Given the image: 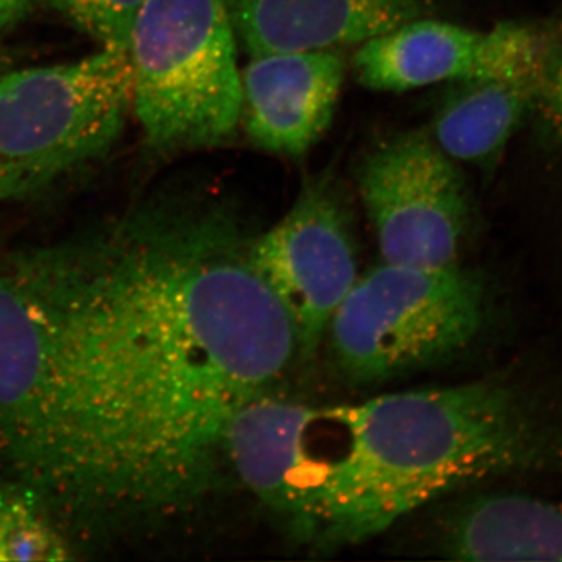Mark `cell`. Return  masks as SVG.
I'll return each instance as SVG.
<instances>
[{
	"label": "cell",
	"instance_id": "18",
	"mask_svg": "<svg viewBox=\"0 0 562 562\" xmlns=\"http://www.w3.org/2000/svg\"><path fill=\"white\" fill-rule=\"evenodd\" d=\"M33 0H0V32L13 27L29 13Z\"/></svg>",
	"mask_w": 562,
	"mask_h": 562
},
{
	"label": "cell",
	"instance_id": "12",
	"mask_svg": "<svg viewBox=\"0 0 562 562\" xmlns=\"http://www.w3.org/2000/svg\"><path fill=\"white\" fill-rule=\"evenodd\" d=\"M441 550L458 561H562V502L476 497L450 517Z\"/></svg>",
	"mask_w": 562,
	"mask_h": 562
},
{
	"label": "cell",
	"instance_id": "3",
	"mask_svg": "<svg viewBox=\"0 0 562 562\" xmlns=\"http://www.w3.org/2000/svg\"><path fill=\"white\" fill-rule=\"evenodd\" d=\"M231 0H146L133 27L132 111L151 150L211 149L241 124Z\"/></svg>",
	"mask_w": 562,
	"mask_h": 562
},
{
	"label": "cell",
	"instance_id": "13",
	"mask_svg": "<svg viewBox=\"0 0 562 562\" xmlns=\"http://www.w3.org/2000/svg\"><path fill=\"white\" fill-rule=\"evenodd\" d=\"M52 313L32 268L0 279V425L21 438L49 371Z\"/></svg>",
	"mask_w": 562,
	"mask_h": 562
},
{
	"label": "cell",
	"instance_id": "8",
	"mask_svg": "<svg viewBox=\"0 0 562 562\" xmlns=\"http://www.w3.org/2000/svg\"><path fill=\"white\" fill-rule=\"evenodd\" d=\"M553 40L536 25L473 31L420 18L361 44L355 76L366 88L405 92L436 83L542 76Z\"/></svg>",
	"mask_w": 562,
	"mask_h": 562
},
{
	"label": "cell",
	"instance_id": "10",
	"mask_svg": "<svg viewBox=\"0 0 562 562\" xmlns=\"http://www.w3.org/2000/svg\"><path fill=\"white\" fill-rule=\"evenodd\" d=\"M231 7L236 35L254 57L361 46L432 16L438 0H231Z\"/></svg>",
	"mask_w": 562,
	"mask_h": 562
},
{
	"label": "cell",
	"instance_id": "1",
	"mask_svg": "<svg viewBox=\"0 0 562 562\" xmlns=\"http://www.w3.org/2000/svg\"><path fill=\"white\" fill-rule=\"evenodd\" d=\"M250 246L222 211H149L90 268L36 265L52 341L25 452L113 501L173 505L209 487L233 417L299 351Z\"/></svg>",
	"mask_w": 562,
	"mask_h": 562
},
{
	"label": "cell",
	"instance_id": "14",
	"mask_svg": "<svg viewBox=\"0 0 562 562\" xmlns=\"http://www.w3.org/2000/svg\"><path fill=\"white\" fill-rule=\"evenodd\" d=\"M542 76L450 83L430 136L443 154L473 166L498 160L525 117L538 105Z\"/></svg>",
	"mask_w": 562,
	"mask_h": 562
},
{
	"label": "cell",
	"instance_id": "4",
	"mask_svg": "<svg viewBox=\"0 0 562 562\" xmlns=\"http://www.w3.org/2000/svg\"><path fill=\"white\" fill-rule=\"evenodd\" d=\"M128 50L0 80V202L27 198L113 147L132 113Z\"/></svg>",
	"mask_w": 562,
	"mask_h": 562
},
{
	"label": "cell",
	"instance_id": "5",
	"mask_svg": "<svg viewBox=\"0 0 562 562\" xmlns=\"http://www.w3.org/2000/svg\"><path fill=\"white\" fill-rule=\"evenodd\" d=\"M484 321L482 281L458 262L441 268L384 262L358 277L328 327L350 379L387 382L452 357Z\"/></svg>",
	"mask_w": 562,
	"mask_h": 562
},
{
	"label": "cell",
	"instance_id": "7",
	"mask_svg": "<svg viewBox=\"0 0 562 562\" xmlns=\"http://www.w3.org/2000/svg\"><path fill=\"white\" fill-rule=\"evenodd\" d=\"M250 258L292 322L299 353L313 355L358 279L349 211L330 176L306 181L288 213L260 238Z\"/></svg>",
	"mask_w": 562,
	"mask_h": 562
},
{
	"label": "cell",
	"instance_id": "16",
	"mask_svg": "<svg viewBox=\"0 0 562 562\" xmlns=\"http://www.w3.org/2000/svg\"><path fill=\"white\" fill-rule=\"evenodd\" d=\"M74 27L101 49L128 50L132 32L146 0H47Z\"/></svg>",
	"mask_w": 562,
	"mask_h": 562
},
{
	"label": "cell",
	"instance_id": "15",
	"mask_svg": "<svg viewBox=\"0 0 562 562\" xmlns=\"http://www.w3.org/2000/svg\"><path fill=\"white\" fill-rule=\"evenodd\" d=\"M69 546L27 498L0 491V562L70 560Z\"/></svg>",
	"mask_w": 562,
	"mask_h": 562
},
{
	"label": "cell",
	"instance_id": "2",
	"mask_svg": "<svg viewBox=\"0 0 562 562\" xmlns=\"http://www.w3.org/2000/svg\"><path fill=\"white\" fill-rule=\"evenodd\" d=\"M562 472V413L501 382L313 408L290 524L321 549L375 538L465 484Z\"/></svg>",
	"mask_w": 562,
	"mask_h": 562
},
{
	"label": "cell",
	"instance_id": "17",
	"mask_svg": "<svg viewBox=\"0 0 562 562\" xmlns=\"http://www.w3.org/2000/svg\"><path fill=\"white\" fill-rule=\"evenodd\" d=\"M538 105L541 106L550 128L562 143V38L553 40L550 47L549 58L543 68Z\"/></svg>",
	"mask_w": 562,
	"mask_h": 562
},
{
	"label": "cell",
	"instance_id": "9",
	"mask_svg": "<svg viewBox=\"0 0 562 562\" xmlns=\"http://www.w3.org/2000/svg\"><path fill=\"white\" fill-rule=\"evenodd\" d=\"M241 72V124L258 149L308 154L330 128L344 79L339 50L254 55Z\"/></svg>",
	"mask_w": 562,
	"mask_h": 562
},
{
	"label": "cell",
	"instance_id": "6",
	"mask_svg": "<svg viewBox=\"0 0 562 562\" xmlns=\"http://www.w3.org/2000/svg\"><path fill=\"white\" fill-rule=\"evenodd\" d=\"M358 191L384 262L441 268L458 262L471 205L457 161L430 133L384 140L358 169Z\"/></svg>",
	"mask_w": 562,
	"mask_h": 562
},
{
	"label": "cell",
	"instance_id": "11",
	"mask_svg": "<svg viewBox=\"0 0 562 562\" xmlns=\"http://www.w3.org/2000/svg\"><path fill=\"white\" fill-rule=\"evenodd\" d=\"M313 408L268 394L246 403L225 432L224 468L291 522L301 498L305 436Z\"/></svg>",
	"mask_w": 562,
	"mask_h": 562
}]
</instances>
